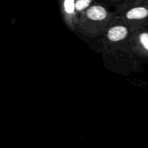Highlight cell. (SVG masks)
<instances>
[{"instance_id": "obj_5", "label": "cell", "mask_w": 148, "mask_h": 148, "mask_svg": "<svg viewBox=\"0 0 148 148\" xmlns=\"http://www.w3.org/2000/svg\"><path fill=\"white\" fill-rule=\"evenodd\" d=\"M61 11L64 21L72 30H77L78 17L75 10V0H64L61 2Z\"/></svg>"}, {"instance_id": "obj_2", "label": "cell", "mask_w": 148, "mask_h": 148, "mask_svg": "<svg viewBox=\"0 0 148 148\" xmlns=\"http://www.w3.org/2000/svg\"><path fill=\"white\" fill-rule=\"evenodd\" d=\"M116 16L134 31L148 25V6L144 0L126 1L117 5Z\"/></svg>"}, {"instance_id": "obj_1", "label": "cell", "mask_w": 148, "mask_h": 148, "mask_svg": "<svg viewBox=\"0 0 148 148\" xmlns=\"http://www.w3.org/2000/svg\"><path fill=\"white\" fill-rule=\"evenodd\" d=\"M116 17L106 7L95 3L79 17L77 30L88 36L102 35Z\"/></svg>"}, {"instance_id": "obj_6", "label": "cell", "mask_w": 148, "mask_h": 148, "mask_svg": "<svg viewBox=\"0 0 148 148\" xmlns=\"http://www.w3.org/2000/svg\"><path fill=\"white\" fill-rule=\"evenodd\" d=\"M93 4H95V1H92V0H77V1H75V10H76L78 20H79V17Z\"/></svg>"}, {"instance_id": "obj_3", "label": "cell", "mask_w": 148, "mask_h": 148, "mask_svg": "<svg viewBox=\"0 0 148 148\" xmlns=\"http://www.w3.org/2000/svg\"><path fill=\"white\" fill-rule=\"evenodd\" d=\"M133 30L130 26L124 23L119 17L116 18L108 26L104 32L106 40L109 43H121L126 40H130Z\"/></svg>"}, {"instance_id": "obj_4", "label": "cell", "mask_w": 148, "mask_h": 148, "mask_svg": "<svg viewBox=\"0 0 148 148\" xmlns=\"http://www.w3.org/2000/svg\"><path fill=\"white\" fill-rule=\"evenodd\" d=\"M130 43L137 54L148 58V28L134 30L130 38Z\"/></svg>"}, {"instance_id": "obj_7", "label": "cell", "mask_w": 148, "mask_h": 148, "mask_svg": "<svg viewBox=\"0 0 148 148\" xmlns=\"http://www.w3.org/2000/svg\"><path fill=\"white\" fill-rule=\"evenodd\" d=\"M144 1H145V4L148 6V0H144Z\"/></svg>"}]
</instances>
